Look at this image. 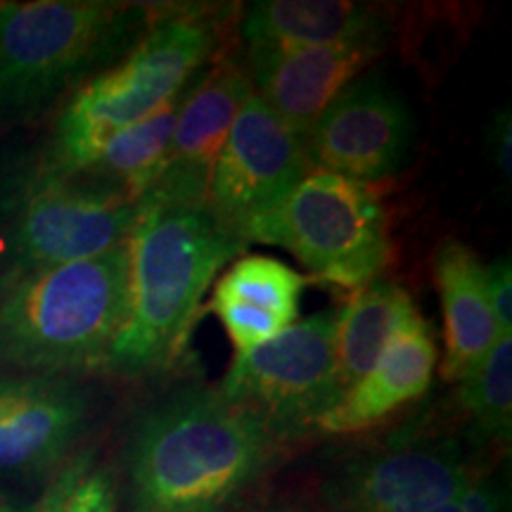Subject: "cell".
I'll return each instance as SVG.
<instances>
[{"label": "cell", "mask_w": 512, "mask_h": 512, "mask_svg": "<svg viewBox=\"0 0 512 512\" xmlns=\"http://www.w3.org/2000/svg\"><path fill=\"white\" fill-rule=\"evenodd\" d=\"M415 316L411 294L394 280L375 278L358 287L349 304L337 311L335 358L344 392L375 366L394 332Z\"/></svg>", "instance_id": "19"}, {"label": "cell", "mask_w": 512, "mask_h": 512, "mask_svg": "<svg viewBox=\"0 0 512 512\" xmlns=\"http://www.w3.org/2000/svg\"><path fill=\"white\" fill-rule=\"evenodd\" d=\"M126 309V245L24 273L0 302V358L53 377L102 368Z\"/></svg>", "instance_id": "3"}, {"label": "cell", "mask_w": 512, "mask_h": 512, "mask_svg": "<svg viewBox=\"0 0 512 512\" xmlns=\"http://www.w3.org/2000/svg\"><path fill=\"white\" fill-rule=\"evenodd\" d=\"M508 510V484L494 475L477 477L467 489L451 501L437 505L430 512H505Z\"/></svg>", "instance_id": "23"}, {"label": "cell", "mask_w": 512, "mask_h": 512, "mask_svg": "<svg viewBox=\"0 0 512 512\" xmlns=\"http://www.w3.org/2000/svg\"><path fill=\"white\" fill-rule=\"evenodd\" d=\"M484 472L448 434H399L339 463L323 482L325 512H430Z\"/></svg>", "instance_id": "9"}, {"label": "cell", "mask_w": 512, "mask_h": 512, "mask_svg": "<svg viewBox=\"0 0 512 512\" xmlns=\"http://www.w3.org/2000/svg\"><path fill=\"white\" fill-rule=\"evenodd\" d=\"M242 242H264L297 256L320 280L363 287L389 261L387 214L370 183L311 169L275 207L254 219Z\"/></svg>", "instance_id": "6"}, {"label": "cell", "mask_w": 512, "mask_h": 512, "mask_svg": "<svg viewBox=\"0 0 512 512\" xmlns=\"http://www.w3.org/2000/svg\"><path fill=\"white\" fill-rule=\"evenodd\" d=\"M306 283L302 273L273 256H242L216 283L209 309L235 351L247 354L297 323Z\"/></svg>", "instance_id": "16"}, {"label": "cell", "mask_w": 512, "mask_h": 512, "mask_svg": "<svg viewBox=\"0 0 512 512\" xmlns=\"http://www.w3.org/2000/svg\"><path fill=\"white\" fill-rule=\"evenodd\" d=\"M88 399L74 380L0 377V477L55 467L86 432Z\"/></svg>", "instance_id": "13"}, {"label": "cell", "mask_w": 512, "mask_h": 512, "mask_svg": "<svg viewBox=\"0 0 512 512\" xmlns=\"http://www.w3.org/2000/svg\"><path fill=\"white\" fill-rule=\"evenodd\" d=\"M434 283L446 325L441 377L448 382H460L503 332L491 311L484 264L463 242H441L434 252Z\"/></svg>", "instance_id": "18"}, {"label": "cell", "mask_w": 512, "mask_h": 512, "mask_svg": "<svg viewBox=\"0 0 512 512\" xmlns=\"http://www.w3.org/2000/svg\"><path fill=\"white\" fill-rule=\"evenodd\" d=\"M437 342L425 318L415 316L389 339L375 366L356 380L318 420L323 434H354L380 425L430 389L437 368Z\"/></svg>", "instance_id": "15"}, {"label": "cell", "mask_w": 512, "mask_h": 512, "mask_svg": "<svg viewBox=\"0 0 512 512\" xmlns=\"http://www.w3.org/2000/svg\"><path fill=\"white\" fill-rule=\"evenodd\" d=\"M486 292H489L491 311L503 335L512 330V266L510 256H498L489 266H484Z\"/></svg>", "instance_id": "24"}, {"label": "cell", "mask_w": 512, "mask_h": 512, "mask_svg": "<svg viewBox=\"0 0 512 512\" xmlns=\"http://www.w3.org/2000/svg\"><path fill=\"white\" fill-rule=\"evenodd\" d=\"M415 124L408 102L380 74H361L325 107L306 136L313 169L382 181L408 162Z\"/></svg>", "instance_id": "11"}, {"label": "cell", "mask_w": 512, "mask_h": 512, "mask_svg": "<svg viewBox=\"0 0 512 512\" xmlns=\"http://www.w3.org/2000/svg\"><path fill=\"white\" fill-rule=\"evenodd\" d=\"M280 441L219 394L185 387L152 401L128 430L133 512H228L266 475Z\"/></svg>", "instance_id": "1"}, {"label": "cell", "mask_w": 512, "mask_h": 512, "mask_svg": "<svg viewBox=\"0 0 512 512\" xmlns=\"http://www.w3.org/2000/svg\"><path fill=\"white\" fill-rule=\"evenodd\" d=\"M384 53V41L247 53L254 93L299 136H309L325 107Z\"/></svg>", "instance_id": "14"}, {"label": "cell", "mask_w": 512, "mask_h": 512, "mask_svg": "<svg viewBox=\"0 0 512 512\" xmlns=\"http://www.w3.org/2000/svg\"><path fill=\"white\" fill-rule=\"evenodd\" d=\"M335 328L337 311L297 320L271 342L235 356L219 394L278 441L316 430L344 394L337 377Z\"/></svg>", "instance_id": "7"}, {"label": "cell", "mask_w": 512, "mask_h": 512, "mask_svg": "<svg viewBox=\"0 0 512 512\" xmlns=\"http://www.w3.org/2000/svg\"><path fill=\"white\" fill-rule=\"evenodd\" d=\"M309 171L306 138L252 93L211 166L204 207L242 240L249 223L275 207Z\"/></svg>", "instance_id": "10"}, {"label": "cell", "mask_w": 512, "mask_h": 512, "mask_svg": "<svg viewBox=\"0 0 512 512\" xmlns=\"http://www.w3.org/2000/svg\"><path fill=\"white\" fill-rule=\"evenodd\" d=\"M145 17L110 0L0 3V119L41 112L143 36Z\"/></svg>", "instance_id": "5"}, {"label": "cell", "mask_w": 512, "mask_h": 512, "mask_svg": "<svg viewBox=\"0 0 512 512\" xmlns=\"http://www.w3.org/2000/svg\"><path fill=\"white\" fill-rule=\"evenodd\" d=\"M247 53H278L339 46L351 41H384L382 12L349 0H259L240 24Z\"/></svg>", "instance_id": "17"}, {"label": "cell", "mask_w": 512, "mask_h": 512, "mask_svg": "<svg viewBox=\"0 0 512 512\" xmlns=\"http://www.w3.org/2000/svg\"><path fill=\"white\" fill-rule=\"evenodd\" d=\"M268 512H309V510H297V508H278V510H268Z\"/></svg>", "instance_id": "27"}, {"label": "cell", "mask_w": 512, "mask_h": 512, "mask_svg": "<svg viewBox=\"0 0 512 512\" xmlns=\"http://www.w3.org/2000/svg\"><path fill=\"white\" fill-rule=\"evenodd\" d=\"M252 93L247 69L233 60L202 69L183 95L162 176L140 202L204 204L211 166Z\"/></svg>", "instance_id": "12"}, {"label": "cell", "mask_w": 512, "mask_h": 512, "mask_svg": "<svg viewBox=\"0 0 512 512\" xmlns=\"http://www.w3.org/2000/svg\"><path fill=\"white\" fill-rule=\"evenodd\" d=\"M460 403L477 446H508L512 434V337L501 335L460 380Z\"/></svg>", "instance_id": "21"}, {"label": "cell", "mask_w": 512, "mask_h": 512, "mask_svg": "<svg viewBox=\"0 0 512 512\" xmlns=\"http://www.w3.org/2000/svg\"><path fill=\"white\" fill-rule=\"evenodd\" d=\"M0 512H41V508L34 503L24 501V498L3 494V491H0Z\"/></svg>", "instance_id": "26"}, {"label": "cell", "mask_w": 512, "mask_h": 512, "mask_svg": "<svg viewBox=\"0 0 512 512\" xmlns=\"http://www.w3.org/2000/svg\"><path fill=\"white\" fill-rule=\"evenodd\" d=\"M214 24L190 12L152 24L119 64L88 79L55 126L46 166L83 174L112 133L138 124L176 100L211 60Z\"/></svg>", "instance_id": "4"}, {"label": "cell", "mask_w": 512, "mask_h": 512, "mask_svg": "<svg viewBox=\"0 0 512 512\" xmlns=\"http://www.w3.org/2000/svg\"><path fill=\"white\" fill-rule=\"evenodd\" d=\"M126 247L128 309L102 370L145 377L183 354L204 292L245 245L204 204L140 202Z\"/></svg>", "instance_id": "2"}, {"label": "cell", "mask_w": 512, "mask_h": 512, "mask_svg": "<svg viewBox=\"0 0 512 512\" xmlns=\"http://www.w3.org/2000/svg\"><path fill=\"white\" fill-rule=\"evenodd\" d=\"M41 512H117V489L105 467L76 463L57 479L46 498L38 505Z\"/></svg>", "instance_id": "22"}, {"label": "cell", "mask_w": 512, "mask_h": 512, "mask_svg": "<svg viewBox=\"0 0 512 512\" xmlns=\"http://www.w3.org/2000/svg\"><path fill=\"white\" fill-rule=\"evenodd\" d=\"M185 91L152 117L112 133L95 152L91 166L83 174L119 185L131 200H143L164 171L166 152L174 136Z\"/></svg>", "instance_id": "20"}, {"label": "cell", "mask_w": 512, "mask_h": 512, "mask_svg": "<svg viewBox=\"0 0 512 512\" xmlns=\"http://www.w3.org/2000/svg\"><path fill=\"white\" fill-rule=\"evenodd\" d=\"M138 214L140 202L119 185L43 164L12 211V254L24 273L91 259L126 245Z\"/></svg>", "instance_id": "8"}, {"label": "cell", "mask_w": 512, "mask_h": 512, "mask_svg": "<svg viewBox=\"0 0 512 512\" xmlns=\"http://www.w3.org/2000/svg\"><path fill=\"white\" fill-rule=\"evenodd\" d=\"M491 147H494V159L498 166V174L510 183L512 178V121H510V107L498 112L491 128Z\"/></svg>", "instance_id": "25"}]
</instances>
